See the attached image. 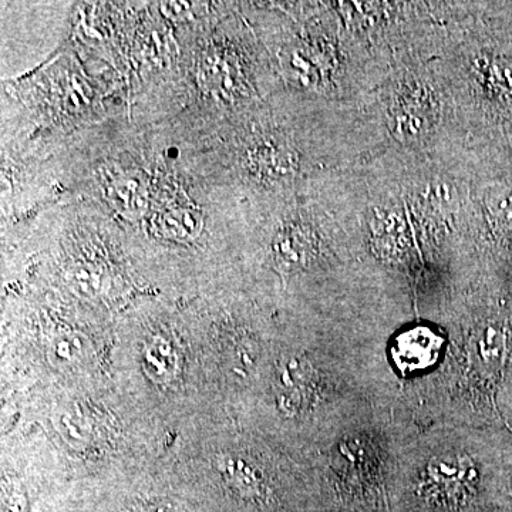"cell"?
Masks as SVG:
<instances>
[{"instance_id": "7", "label": "cell", "mask_w": 512, "mask_h": 512, "mask_svg": "<svg viewBox=\"0 0 512 512\" xmlns=\"http://www.w3.org/2000/svg\"><path fill=\"white\" fill-rule=\"evenodd\" d=\"M177 366V352L167 340L153 339L144 349V367L156 382H167L174 377Z\"/></svg>"}, {"instance_id": "10", "label": "cell", "mask_w": 512, "mask_h": 512, "mask_svg": "<svg viewBox=\"0 0 512 512\" xmlns=\"http://www.w3.org/2000/svg\"><path fill=\"white\" fill-rule=\"evenodd\" d=\"M505 335L503 330L488 326L478 339V353L488 365H498L503 359Z\"/></svg>"}, {"instance_id": "2", "label": "cell", "mask_w": 512, "mask_h": 512, "mask_svg": "<svg viewBox=\"0 0 512 512\" xmlns=\"http://www.w3.org/2000/svg\"><path fill=\"white\" fill-rule=\"evenodd\" d=\"M315 373L308 360L289 356L281 360L275 375L276 393L281 409L286 413H298L311 399Z\"/></svg>"}, {"instance_id": "4", "label": "cell", "mask_w": 512, "mask_h": 512, "mask_svg": "<svg viewBox=\"0 0 512 512\" xmlns=\"http://www.w3.org/2000/svg\"><path fill=\"white\" fill-rule=\"evenodd\" d=\"M276 264L282 271L296 272L306 268L316 256V239L309 229L288 227L279 232L274 242Z\"/></svg>"}, {"instance_id": "9", "label": "cell", "mask_w": 512, "mask_h": 512, "mask_svg": "<svg viewBox=\"0 0 512 512\" xmlns=\"http://www.w3.org/2000/svg\"><path fill=\"white\" fill-rule=\"evenodd\" d=\"M229 483L244 495H256L261 487V478L258 473L248 466L244 461H228L227 470H225Z\"/></svg>"}, {"instance_id": "3", "label": "cell", "mask_w": 512, "mask_h": 512, "mask_svg": "<svg viewBox=\"0 0 512 512\" xmlns=\"http://www.w3.org/2000/svg\"><path fill=\"white\" fill-rule=\"evenodd\" d=\"M476 468L461 454H444L433 458L427 467L426 484L431 494L453 500L466 493L474 483Z\"/></svg>"}, {"instance_id": "1", "label": "cell", "mask_w": 512, "mask_h": 512, "mask_svg": "<svg viewBox=\"0 0 512 512\" xmlns=\"http://www.w3.org/2000/svg\"><path fill=\"white\" fill-rule=\"evenodd\" d=\"M443 349V339L433 329L416 326L403 332L394 342V365L404 375L429 369L437 362Z\"/></svg>"}, {"instance_id": "5", "label": "cell", "mask_w": 512, "mask_h": 512, "mask_svg": "<svg viewBox=\"0 0 512 512\" xmlns=\"http://www.w3.org/2000/svg\"><path fill=\"white\" fill-rule=\"evenodd\" d=\"M480 79L487 96L503 113L512 114V56L484 57Z\"/></svg>"}, {"instance_id": "6", "label": "cell", "mask_w": 512, "mask_h": 512, "mask_svg": "<svg viewBox=\"0 0 512 512\" xmlns=\"http://www.w3.org/2000/svg\"><path fill=\"white\" fill-rule=\"evenodd\" d=\"M434 119L430 99L419 90L407 93L397 101L393 111L394 130L404 138L419 137L426 133Z\"/></svg>"}, {"instance_id": "8", "label": "cell", "mask_w": 512, "mask_h": 512, "mask_svg": "<svg viewBox=\"0 0 512 512\" xmlns=\"http://www.w3.org/2000/svg\"><path fill=\"white\" fill-rule=\"evenodd\" d=\"M157 231L167 238L190 241L201 231V218L187 210L170 212L157 222Z\"/></svg>"}, {"instance_id": "11", "label": "cell", "mask_w": 512, "mask_h": 512, "mask_svg": "<svg viewBox=\"0 0 512 512\" xmlns=\"http://www.w3.org/2000/svg\"><path fill=\"white\" fill-rule=\"evenodd\" d=\"M127 512H173L170 507L164 504L158 503H141L138 505H134L133 508H130Z\"/></svg>"}]
</instances>
